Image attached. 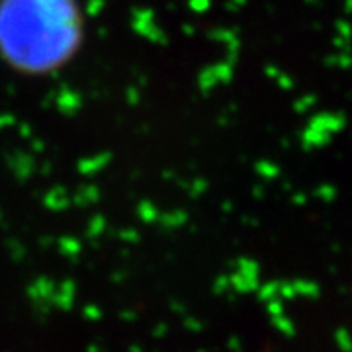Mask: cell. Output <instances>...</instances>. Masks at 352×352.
Instances as JSON below:
<instances>
[{
    "mask_svg": "<svg viewBox=\"0 0 352 352\" xmlns=\"http://www.w3.org/2000/svg\"><path fill=\"white\" fill-rule=\"evenodd\" d=\"M87 22L78 0H0V61L24 76H50L73 63Z\"/></svg>",
    "mask_w": 352,
    "mask_h": 352,
    "instance_id": "cell-1",
    "label": "cell"
}]
</instances>
